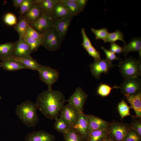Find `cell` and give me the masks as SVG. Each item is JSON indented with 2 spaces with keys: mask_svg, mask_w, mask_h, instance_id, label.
<instances>
[{
  "mask_svg": "<svg viewBox=\"0 0 141 141\" xmlns=\"http://www.w3.org/2000/svg\"><path fill=\"white\" fill-rule=\"evenodd\" d=\"M66 101L60 91L48 90L39 95L35 104L37 110L46 118L53 120L57 118Z\"/></svg>",
  "mask_w": 141,
  "mask_h": 141,
  "instance_id": "obj_1",
  "label": "cell"
},
{
  "mask_svg": "<svg viewBox=\"0 0 141 141\" xmlns=\"http://www.w3.org/2000/svg\"><path fill=\"white\" fill-rule=\"evenodd\" d=\"M36 104L29 101L17 105L15 112L22 123L28 127L35 126L39 122Z\"/></svg>",
  "mask_w": 141,
  "mask_h": 141,
  "instance_id": "obj_2",
  "label": "cell"
},
{
  "mask_svg": "<svg viewBox=\"0 0 141 141\" xmlns=\"http://www.w3.org/2000/svg\"><path fill=\"white\" fill-rule=\"evenodd\" d=\"M118 66L119 72L124 79L141 76L140 62L136 58L131 57L121 60Z\"/></svg>",
  "mask_w": 141,
  "mask_h": 141,
  "instance_id": "obj_3",
  "label": "cell"
},
{
  "mask_svg": "<svg viewBox=\"0 0 141 141\" xmlns=\"http://www.w3.org/2000/svg\"><path fill=\"white\" fill-rule=\"evenodd\" d=\"M130 126L125 124L114 121L109 123L107 128V138L113 141H123Z\"/></svg>",
  "mask_w": 141,
  "mask_h": 141,
  "instance_id": "obj_4",
  "label": "cell"
},
{
  "mask_svg": "<svg viewBox=\"0 0 141 141\" xmlns=\"http://www.w3.org/2000/svg\"><path fill=\"white\" fill-rule=\"evenodd\" d=\"M38 72L40 79L46 85L48 90H52V85L59 77L58 72L49 66L40 65Z\"/></svg>",
  "mask_w": 141,
  "mask_h": 141,
  "instance_id": "obj_5",
  "label": "cell"
},
{
  "mask_svg": "<svg viewBox=\"0 0 141 141\" xmlns=\"http://www.w3.org/2000/svg\"><path fill=\"white\" fill-rule=\"evenodd\" d=\"M120 87L124 96L136 95L141 92V80L138 77L124 78Z\"/></svg>",
  "mask_w": 141,
  "mask_h": 141,
  "instance_id": "obj_6",
  "label": "cell"
},
{
  "mask_svg": "<svg viewBox=\"0 0 141 141\" xmlns=\"http://www.w3.org/2000/svg\"><path fill=\"white\" fill-rule=\"evenodd\" d=\"M111 62L107 59L95 60L89 66L92 75L96 79H99L103 73H108L113 67Z\"/></svg>",
  "mask_w": 141,
  "mask_h": 141,
  "instance_id": "obj_7",
  "label": "cell"
},
{
  "mask_svg": "<svg viewBox=\"0 0 141 141\" xmlns=\"http://www.w3.org/2000/svg\"><path fill=\"white\" fill-rule=\"evenodd\" d=\"M88 97L87 94L80 87L77 88L74 93L67 101L69 104L83 112L84 104Z\"/></svg>",
  "mask_w": 141,
  "mask_h": 141,
  "instance_id": "obj_8",
  "label": "cell"
},
{
  "mask_svg": "<svg viewBox=\"0 0 141 141\" xmlns=\"http://www.w3.org/2000/svg\"><path fill=\"white\" fill-rule=\"evenodd\" d=\"M29 24L38 32L43 34L54 27V20L50 16L44 12L37 21Z\"/></svg>",
  "mask_w": 141,
  "mask_h": 141,
  "instance_id": "obj_9",
  "label": "cell"
},
{
  "mask_svg": "<svg viewBox=\"0 0 141 141\" xmlns=\"http://www.w3.org/2000/svg\"><path fill=\"white\" fill-rule=\"evenodd\" d=\"M60 113V116L67 121L72 127L77 121L81 113L68 104L63 106Z\"/></svg>",
  "mask_w": 141,
  "mask_h": 141,
  "instance_id": "obj_10",
  "label": "cell"
},
{
  "mask_svg": "<svg viewBox=\"0 0 141 141\" xmlns=\"http://www.w3.org/2000/svg\"><path fill=\"white\" fill-rule=\"evenodd\" d=\"M86 139L91 131L89 126L86 115L81 113L76 122L72 127Z\"/></svg>",
  "mask_w": 141,
  "mask_h": 141,
  "instance_id": "obj_11",
  "label": "cell"
},
{
  "mask_svg": "<svg viewBox=\"0 0 141 141\" xmlns=\"http://www.w3.org/2000/svg\"><path fill=\"white\" fill-rule=\"evenodd\" d=\"M55 137L52 134L43 130L33 131L25 137V141H54Z\"/></svg>",
  "mask_w": 141,
  "mask_h": 141,
  "instance_id": "obj_12",
  "label": "cell"
},
{
  "mask_svg": "<svg viewBox=\"0 0 141 141\" xmlns=\"http://www.w3.org/2000/svg\"><path fill=\"white\" fill-rule=\"evenodd\" d=\"M73 17L69 16L62 19L54 20V27L63 40L66 36Z\"/></svg>",
  "mask_w": 141,
  "mask_h": 141,
  "instance_id": "obj_13",
  "label": "cell"
},
{
  "mask_svg": "<svg viewBox=\"0 0 141 141\" xmlns=\"http://www.w3.org/2000/svg\"><path fill=\"white\" fill-rule=\"evenodd\" d=\"M50 16L53 20H56L72 16L69 12L61 0H57Z\"/></svg>",
  "mask_w": 141,
  "mask_h": 141,
  "instance_id": "obj_14",
  "label": "cell"
},
{
  "mask_svg": "<svg viewBox=\"0 0 141 141\" xmlns=\"http://www.w3.org/2000/svg\"><path fill=\"white\" fill-rule=\"evenodd\" d=\"M32 53L31 49L24 39L19 38L15 42L14 56L21 57L30 55Z\"/></svg>",
  "mask_w": 141,
  "mask_h": 141,
  "instance_id": "obj_15",
  "label": "cell"
},
{
  "mask_svg": "<svg viewBox=\"0 0 141 141\" xmlns=\"http://www.w3.org/2000/svg\"><path fill=\"white\" fill-rule=\"evenodd\" d=\"M1 67L5 70L14 71L23 69H27L17 60L10 57L1 60Z\"/></svg>",
  "mask_w": 141,
  "mask_h": 141,
  "instance_id": "obj_16",
  "label": "cell"
},
{
  "mask_svg": "<svg viewBox=\"0 0 141 141\" xmlns=\"http://www.w3.org/2000/svg\"><path fill=\"white\" fill-rule=\"evenodd\" d=\"M125 96L130 104V108L133 109L134 111L136 116L141 118V92L136 95H127Z\"/></svg>",
  "mask_w": 141,
  "mask_h": 141,
  "instance_id": "obj_17",
  "label": "cell"
},
{
  "mask_svg": "<svg viewBox=\"0 0 141 141\" xmlns=\"http://www.w3.org/2000/svg\"><path fill=\"white\" fill-rule=\"evenodd\" d=\"M89 126L91 130L107 128L109 123L92 115H86Z\"/></svg>",
  "mask_w": 141,
  "mask_h": 141,
  "instance_id": "obj_18",
  "label": "cell"
},
{
  "mask_svg": "<svg viewBox=\"0 0 141 141\" xmlns=\"http://www.w3.org/2000/svg\"><path fill=\"white\" fill-rule=\"evenodd\" d=\"M43 13L39 5L34 3L24 16L30 24L37 21L42 16Z\"/></svg>",
  "mask_w": 141,
  "mask_h": 141,
  "instance_id": "obj_19",
  "label": "cell"
},
{
  "mask_svg": "<svg viewBox=\"0 0 141 141\" xmlns=\"http://www.w3.org/2000/svg\"><path fill=\"white\" fill-rule=\"evenodd\" d=\"M124 54L126 56V54L131 51L137 52L139 55V60L141 57V38H133L127 44L124 46Z\"/></svg>",
  "mask_w": 141,
  "mask_h": 141,
  "instance_id": "obj_20",
  "label": "cell"
},
{
  "mask_svg": "<svg viewBox=\"0 0 141 141\" xmlns=\"http://www.w3.org/2000/svg\"><path fill=\"white\" fill-rule=\"evenodd\" d=\"M11 58L19 61L25 66L27 69L39 71L40 65L30 55L19 57L13 56Z\"/></svg>",
  "mask_w": 141,
  "mask_h": 141,
  "instance_id": "obj_21",
  "label": "cell"
},
{
  "mask_svg": "<svg viewBox=\"0 0 141 141\" xmlns=\"http://www.w3.org/2000/svg\"><path fill=\"white\" fill-rule=\"evenodd\" d=\"M15 42H8L0 44V60L14 56Z\"/></svg>",
  "mask_w": 141,
  "mask_h": 141,
  "instance_id": "obj_22",
  "label": "cell"
},
{
  "mask_svg": "<svg viewBox=\"0 0 141 141\" xmlns=\"http://www.w3.org/2000/svg\"><path fill=\"white\" fill-rule=\"evenodd\" d=\"M57 0H35V3L38 4L43 12L50 16Z\"/></svg>",
  "mask_w": 141,
  "mask_h": 141,
  "instance_id": "obj_23",
  "label": "cell"
},
{
  "mask_svg": "<svg viewBox=\"0 0 141 141\" xmlns=\"http://www.w3.org/2000/svg\"><path fill=\"white\" fill-rule=\"evenodd\" d=\"M107 129L92 130L86 141H103L107 138Z\"/></svg>",
  "mask_w": 141,
  "mask_h": 141,
  "instance_id": "obj_24",
  "label": "cell"
},
{
  "mask_svg": "<svg viewBox=\"0 0 141 141\" xmlns=\"http://www.w3.org/2000/svg\"><path fill=\"white\" fill-rule=\"evenodd\" d=\"M29 23L24 16H22L19 21L14 27L17 32L19 38L24 39L26 34L27 28Z\"/></svg>",
  "mask_w": 141,
  "mask_h": 141,
  "instance_id": "obj_25",
  "label": "cell"
},
{
  "mask_svg": "<svg viewBox=\"0 0 141 141\" xmlns=\"http://www.w3.org/2000/svg\"><path fill=\"white\" fill-rule=\"evenodd\" d=\"M54 127L57 131L63 134L68 131L72 128L68 123L62 118L60 117L55 119Z\"/></svg>",
  "mask_w": 141,
  "mask_h": 141,
  "instance_id": "obj_26",
  "label": "cell"
},
{
  "mask_svg": "<svg viewBox=\"0 0 141 141\" xmlns=\"http://www.w3.org/2000/svg\"><path fill=\"white\" fill-rule=\"evenodd\" d=\"M67 10L73 16H77L81 12L76 2V0H61Z\"/></svg>",
  "mask_w": 141,
  "mask_h": 141,
  "instance_id": "obj_27",
  "label": "cell"
},
{
  "mask_svg": "<svg viewBox=\"0 0 141 141\" xmlns=\"http://www.w3.org/2000/svg\"><path fill=\"white\" fill-rule=\"evenodd\" d=\"M65 141H86V139L72 128L63 134Z\"/></svg>",
  "mask_w": 141,
  "mask_h": 141,
  "instance_id": "obj_28",
  "label": "cell"
},
{
  "mask_svg": "<svg viewBox=\"0 0 141 141\" xmlns=\"http://www.w3.org/2000/svg\"><path fill=\"white\" fill-rule=\"evenodd\" d=\"M124 35L123 33L120 31L117 30L114 32L109 33L106 39L104 41L105 43L109 42L110 43H115L118 40H120L124 43L126 44L124 39Z\"/></svg>",
  "mask_w": 141,
  "mask_h": 141,
  "instance_id": "obj_29",
  "label": "cell"
},
{
  "mask_svg": "<svg viewBox=\"0 0 141 141\" xmlns=\"http://www.w3.org/2000/svg\"><path fill=\"white\" fill-rule=\"evenodd\" d=\"M114 88H119L120 87L116 86L111 87L105 84H101L98 86L97 90V94L100 96L105 97L108 96L111 90Z\"/></svg>",
  "mask_w": 141,
  "mask_h": 141,
  "instance_id": "obj_30",
  "label": "cell"
},
{
  "mask_svg": "<svg viewBox=\"0 0 141 141\" xmlns=\"http://www.w3.org/2000/svg\"><path fill=\"white\" fill-rule=\"evenodd\" d=\"M24 39L30 47L32 53L36 51L43 42V40L34 39L27 36L25 37Z\"/></svg>",
  "mask_w": 141,
  "mask_h": 141,
  "instance_id": "obj_31",
  "label": "cell"
},
{
  "mask_svg": "<svg viewBox=\"0 0 141 141\" xmlns=\"http://www.w3.org/2000/svg\"><path fill=\"white\" fill-rule=\"evenodd\" d=\"M118 108L121 119L127 116H131L130 112V108L124 100L120 102L118 105Z\"/></svg>",
  "mask_w": 141,
  "mask_h": 141,
  "instance_id": "obj_32",
  "label": "cell"
},
{
  "mask_svg": "<svg viewBox=\"0 0 141 141\" xmlns=\"http://www.w3.org/2000/svg\"><path fill=\"white\" fill-rule=\"evenodd\" d=\"M26 36L34 39L44 40V34L38 32L33 28L29 24L27 26Z\"/></svg>",
  "mask_w": 141,
  "mask_h": 141,
  "instance_id": "obj_33",
  "label": "cell"
},
{
  "mask_svg": "<svg viewBox=\"0 0 141 141\" xmlns=\"http://www.w3.org/2000/svg\"><path fill=\"white\" fill-rule=\"evenodd\" d=\"M91 31L95 36V38L96 40L101 39L103 41L106 39L109 33L106 28L99 29L91 28Z\"/></svg>",
  "mask_w": 141,
  "mask_h": 141,
  "instance_id": "obj_34",
  "label": "cell"
},
{
  "mask_svg": "<svg viewBox=\"0 0 141 141\" xmlns=\"http://www.w3.org/2000/svg\"><path fill=\"white\" fill-rule=\"evenodd\" d=\"M4 23L9 26L15 25L17 23V19L16 16L13 13L8 12L6 13L3 17Z\"/></svg>",
  "mask_w": 141,
  "mask_h": 141,
  "instance_id": "obj_35",
  "label": "cell"
},
{
  "mask_svg": "<svg viewBox=\"0 0 141 141\" xmlns=\"http://www.w3.org/2000/svg\"><path fill=\"white\" fill-rule=\"evenodd\" d=\"M123 141H141V137L130 128L127 132Z\"/></svg>",
  "mask_w": 141,
  "mask_h": 141,
  "instance_id": "obj_36",
  "label": "cell"
},
{
  "mask_svg": "<svg viewBox=\"0 0 141 141\" xmlns=\"http://www.w3.org/2000/svg\"><path fill=\"white\" fill-rule=\"evenodd\" d=\"M34 3V0H24L20 7L19 13L20 15L22 16L24 15Z\"/></svg>",
  "mask_w": 141,
  "mask_h": 141,
  "instance_id": "obj_37",
  "label": "cell"
},
{
  "mask_svg": "<svg viewBox=\"0 0 141 141\" xmlns=\"http://www.w3.org/2000/svg\"><path fill=\"white\" fill-rule=\"evenodd\" d=\"M81 33L83 37V42L81 45L85 49L92 46L91 42L85 32V29L82 28L81 30Z\"/></svg>",
  "mask_w": 141,
  "mask_h": 141,
  "instance_id": "obj_38",
  "label": "cell"
},
{
  "mask_svg": "<svg viewBox=\"0 0 141 141\" xmlns=\"http://www.w3.org/2000/svg\"><path fill=\"white\" fill-rule=\"evenodd\" d=\"M130 128L141 137V122L138 120H134L130 126Z\"/></svg>",
  "mask_w": 141,
  "mask_h": 141,
  "instance_id": "obj_39",
  "label": "cell"
},
{
  "mask_svg": "<svg viewBox=\"0 0 141 141\" xmlns=\"http://www.w3.org/2000/svg\"><path fill=\"white\" fill-rule=\"evenodd\" d=\"M85 50L89 55L94 58L95 60L101 59L100 53L92 45Z\"/></svg>",
  "mask_w": 141,
  "mask_h": 141,
  "instance_id": "obj_40",
  "label": "cell"
},
{
  "mask_svg": "<svg viewBox=\"0 0 141 141\" xmlns=\"http://www.w3.org/2000/svg\"><path fill=\"white\" fill-rule=\"evenodd\" d=\"M101 48L104 52L106 57V59L111 62L115 60H119L120 59L119 58L116 56L115 53L109 50L106 49L103 46H102Z\"/></svg>",
  "mask_w": 141,
  "mask_h": 141,
  "instance_id": "obj_41",
  "label": "cell"
},
{
  "mask_svg": "<svg viewBox=\"0 0 141 141\" xmlns=\"http://www.w3.org/2000/svg\"><path fill=\"white\" fill-rule=\"evenodd\" d=\"M115 54H120L124 52L123 48L115 43H110V47L109 50Z\"/></svg>",
  "mask_w": 141,
  "mask_h": 141,
  "instance_id": "obj_42",
  "label": "cell"
},
{
  "mask_svg": "<svg viewBox=\"0 0 141 141\" xmlns=\"http://www.w3.org/2000/svg\"><path fill=\"white\" fill-rule=\"evenodd\" d=\"M88 2L87 0H76V2L81 12L83 11Z\"/></svg>",
  "mask_w": 141,
  "mask_h": 141,
  "instance_id": "obj_43",
  "label": "cell"
},
{
  "mask_svg": "<svg viewBox=\"0 0 141 141\" xmlns=\"http://www.w3.org/2000/svg\"><path fill=\"white\" fill-rule=\"evenodd\" d=\"M24 0H13V4L14 6L16 8L20 7Z\"/></svg>",
  "mask_w": 141,
  "mask_h": 141,
  "instance_id": "obj_44",
  "label": "cell"
},
{
  "mask_svg": "<svg viewBox=\"0 0 141 141\" xmlns=\"http://www.w3.org/2000/svg\"><path fill=\"white\" fill-rule=\"evenodd\" d=\"M103 141H113L111 140V139H109V138H107L105 139Z\"/></svg>",
  "mask_w": 141,
  "mask_h": 141,
  "instance_id": "obj_45",
  "label": "cell"
},
{
  "mask_svg": "<svg viewBox=\"0 0 141 141\" xmlns=\"http://www.w3.org/2000/svg\"><path fill=\"white\" fill-rule=\"evenodd\" d=\"M2 97L1 96V95H0V100L2 98Z\"/></svg>",
  "mask_w": 141,
  "mask_h": 141,
  "instance_id": "obj_46",
  "label": "cell"
},
{
  "mask_svg": "<svg viewBox=\"0 0 141 141\" xmlns=\"http://www.w3.org/2000/svg\"><path fill=\"white\" fill-rule=\"evenodd\" d=\"M1 67V62H0V68Z\"/></svg>",
  "mask_w": 141,
  "mask_h": 141,
  "instance_id": "obj_47",
  "label": "cell"
}]
</instances>
